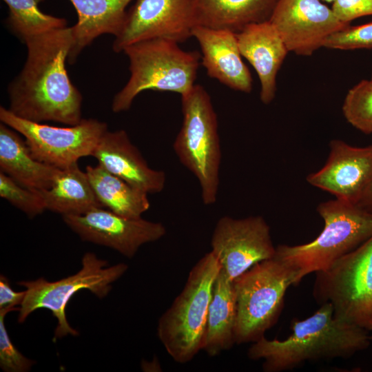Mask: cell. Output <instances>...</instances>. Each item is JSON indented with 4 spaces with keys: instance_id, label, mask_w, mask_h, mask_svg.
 <instances>
[{
    "instance_id": "6da1fadb",
    "label": "cell",
    "mask_w": 372,
    "mask_h": 372,
    "mask_svg": "<svg viewBox=\"0 0 372 372\" xmlns=\"http://www.w3.org/2000/svg\"><path fill=\"white\" fill-rule=\"evenodd\" d=\"M25 64L8 88V110L27 121L74 125L82 120V95L65 64L73 45L72 27L54 30L25 43Z\"/></svg>"
},
{
    "instance_id": "7a4b0ae2",
    "label": "cell",
    "mask_w": 372,
    "mask_h": 372,
    "mask_svg": "<svg viewBox=\"0 0 372 372\" xmlns=\"http://www.w3.org/2000/svg\"><path fill=\"white\" fill-rule=\"evenodd\" d=\"M292 333L285 340L263 336L247 351L252 360H263L265 372L291 370L307 361L347 359L367 349L372 341L369 331L333 315L331 303L320 304L311 316L291 324Z\"/></svg>"
},
{
    "instance_id": "3957f363",
    "label": "cell",
    "mask_w": 372,
    "mask_h": 372,
    "mask_svg": "<svg viewBox=\"0 0 372 372\" xmlns=\"http://www.w3.org/2000/svg\"><path fill=\"white\" fill-rule=\"evenodd\" d=\"M178 43L154 38L134 43L124 48L130 76L113 98L115 113L130 109L135 98L145 90L171 92L181 96L194 87L201 59L197 51H185Z\"/></svg>"
},
{
    "instance_id": "277c9868",
    "label": "cell",
    "mask_w": 372,
    "mask_h": 372,
    "mask_svg": "<svg viewBox=\"0 0 372 372\" xmlns=\"http://www.w3.org/2000/svg\"><path fill=\"white\" fill-rule=\"evenodd\" d=\"M317 211L324 227L313 240L276 247L275 256L296 271L298 285L307 275L327 269L372 236V213L355 204L336 198L321 203Z\"/></svg>"
},
{
    "instance_id": "5b68a950",
    "label": "cell",
    "mask_w": 372,
    "mask_h": 372,
    "mask_svg": "<svg viewBox=\"0 0 372 372\" xmlns=\"http://www.w3.org/2000/svg\"><path fill=\"white\" fill-rule=\"evenodd\" d=\"M220 265L211 251L190 270L186 283L161 316L157 335L176 362H189L203 350L209 305Z\"/></svg>"
},
{
    "instance_id": "8992f818",
    "label": "cell",
    "mask_w": 372,
    "mask_h": 372,
    "mask_svg": "<svg viewBox=\"0 0 372 372\" xmlns=\"http://www.w3.org/2000/svg\"><path fill=\"white\" fill-rule=\"evenodd\" d=\"M183 123L173 145L180 163L197 178L203 203L214 204L220 185L221 151L211 97L196 84L181 96Z\"/></svg>"
},
{
    "instance_id": "52a82bcc",
    "label": "cell",
    "mask_w": 372,
    "mask_h": 372,
    "mask_svg": "<svg viewBox=\"0 0 372 372\" xmlns=\"http://www.w3.org/2000/svg\"><path fill=\"white\" fill-rule=\"evenodd\" d=\"M297 285L296 271L275 256L234 279L236 344L253 343L265 336L278 320L287 290Z\"/></svg>"
},
{
    "instance_id": "ba28073f",
    "label": "cell",
    "mask_w": 372,
    "mask_h": 372,
    "mask_svg": "<svg viewBox=\"0 0 372 372\" xmlns=\"http://www.w3.org/2000/svg\"><path fill=\"white\" fill-rule=\"evenodd\" d=\"M82 267L75 274L57 281L50 282L43 278L21 281L25 288V296L19 310L18 322H23L34 311L50 310L57 320L54 340L68 335L76 336L78 331L70 327L65 316L67 304L81 290L87 289L99 298H105L112 289V284L127 270V265L118 263L110 266L106 260L92 252L85 253Z\"/></svg>"
},
{
    "instance_id": "9c48e42d",
    "label": "cell",
    "mask_w": 372,
    "mask_h": 372,
    "mask_svg": "<svg viewBox=\"0 0 372 372\" xmlns=\"http://www.w3.org/2000/svg\"><path fill=\"white\" fill-rule=\"evenodd\" d=\"M313 295L320 304L331 303L335 317L372 331V236L316 272Z\"/></svg>"
},
{
    "instance_id": "30bf717a",
    "label": "cell",
    "mask_w": 372,
    "mask_h": 372,
    "mask_svg": "<svg viewBox=\"0 0 372 372\" xmlns=\"http://www.w3.org/2000/svg\"><path fill=\"white\" fill-rule=\"evenodd\" d=\"M0 121L25 138L37 160L58 169L67 168L82 157L92 156L107 125L94 118H82L76 125L52 126L25 120L1 106Z\"/></svg>"
},
{
    "instance_id": "8fae6325",
    "label": "cell",
    "mask_w": 372,
    "mask_h": 372,
    "mask_svg": "<svg viewBox=\"0 0 372 372\" xmlns=\"http://www.w3.org/2000/svg\"><path fill=\"white\" fill-rule=\"evenodd\" d=\"M196 25V0H136L112 49L122 52L134 43L154 38L183 43Z\"/></svg>"
},
{
    "instance_id": "7c38bea8",
    "label": "cell",
    "mask_w": 372,
    "mask_h": 372,
    "mask_svg": "<svg viewBox=\"0 0 372 372\" xmlns=\"http://www.w3.org/2000/svg\"><path fill=\"white\" fill-rule=\"evenodd\" d=\"M211 246L221 269L232 280L276 254L270 227L260 216L220 218L214 229Z\"/></svg>"
},
{
    "instance_id": "4fadbf2b",
    "label": "cell",
    "mask_w": 372,
    "mask_h": 372,
    "mask_svg": "<svg viewBox=\"0 0 372 372\" xmlns=\"http://www.w3.org/2000/svg\"><path fill=\"white\" fill-rule=\"evenodd\" d=\"M62 218L83 240L112 248L128 258L143 245L155 242L166 234L161 223L124 217L103 207L82 214L64 215Z\"/></svg>"
},
{
    "instance_id": "5bb4252c",
    "label": "cell",
    "mask_w": 372,
    "mask_h": 372,
    "mask_svg": "<svg viewBox=\"0 0 372 372\" xmlns=\"http://www.w3.org/2000/svg\"><path fill=\"white\" fill-rule=\"evenodd\" d=\"M322 0H278L269 21L282 39L289 52L309 56L324 47L332 34L345 23Z\"/></svg>"
},
{
    "instance_id": "9a60e30c",
    "label": "cell",
    "mask_w": 372,
    "mask_h": 372,
    "mask_svg": "<svg viewBox=\"0 0 372 372\" xmlns=\"http://www.w3.org/2000/svg\"><path fill=\"white\" fill-rule=\"evenodd\" d=\"M325 165L307 181L337 199L356 205L372 180V145L353 147L339 139L329 143Z\"/></svg>"
},
{
    "instance_id": "2e32d148",
    "label": "cell",
    "mask_w": 372,
    "mask_h": 372,
    "mask_svg": "<svg viewBox=\"0 0 372 372\" xmlns=\"http://www.w3.org/2000/svg\"><path fill=\"white\" fill-rule=\"evenodd\" d=\"M92 156L105 170L147 194L165 187V173L149 167L123 130L106 131Z\"/></svg>"
},
{
    "instance_id": "e0dca14e",
    "label": "cell",
    "mask_w": 372,
    "mask_h": 372,
    "mask_svg": "<svg viewBox=\"0 0 372 372\" xmlns=\"http://www.w3.org/2000/svg\"><path fill=\"white\" fill-rule=\"evenodd\" d=\"M192 37L200 45L201 63L209 76L232 90L251 92V75L242 60L235 32L196 25Z\"/></svg>"
},
{
    "instance_id": "ac0fdd59",
    "label": "cell",
    "mask_w": 372,
    "mask_h": 372,
    "mask_svg": "<svg viewBox=\"0 0 372 372\" xmlns=\"http://www.w3.org/2000/svg\"><path fill=\"white\" fill-rule=\"evenodd\" d=\"M236 34L242 56L258 76L260 99L269 104L276 96L278 72L289 52L269 21L250 24Z\"/></svg>"
},
{
    "instance_id": "d6986e66",
    "label": "cell",
    "mask_w": 372,
    "mask_h": 372,
    "mask_svg": "<svg viewBox=\"0 0 372 372\" xmlns=\"http://www.w3.org/2000/svg\"><path fill=\"white\" fill-rule=\"evenodd\" d=\"M78 16L72 26L73 45L68 62L74 63L82 50L103 34L118 36L126 21V8L133 0H69Z\"/></svg>"
},
{
    "instance_id": "ffe728a7",
    "label": "cell",
    "mask_w": 372,
    "mask_h": 372,
    "mask_svg": "<svg viewBox=\"0 0 372 372\" xmlns=\"http://www.w3.org/2000/svg\"><path fill=\"white\" fill-rule=\"evenodd\" d=\"M60 169L43 163L32 155L17 131L0 124V172L32 190L50 187Z\"/></svg>"
},
{
    "instance_id": "44dd1931",
    "label": "cell",
    "mask_w": 372,
    "mask_h": 372,
    "mask_svg": "<svg viewBox=\"0 0 372 372\" xmlns=\"http://www.w3.org/2000/svg\"><path fill=\"white\" fill-rule=\"evenodd\" d=\"M236 318L234 280L220 268L214 283L203 348L209 356L218 355L236 344Z\"/></svg>"
},
{
    "instance_id": "7402d4cb",
    "label": "cell",
    "mask_w": 372,
    "mask_h": 372,
    "mask_svg": "<svg viewBox=\"0 0 372 372\" xmlns=\"http://www.w3.org/2000/svg\"><path fill=\"white\" fill-rule=\"evenodd\" d=\"M278 0H196L198 25L235 33L269 21Z\"/></svg>"
},
{
    "instance_id": "603a6c76",
    "label": "cell",
    "mask_w": 372,
    "mask_h": 372,
    "mask_svg": "<svg viewBox=\"0 0 372 372\" xmlns=\"http://www.w3.org/2000/svg\"><path fill=\"white\" fill-rule=\"evenodd\" d=\"M37 191L46 210L62 216L82 214L93 208L102 207L85 171L79 168L78 163L60 169L50 187Z\"/></svg>"
},
{
    "instance_id": "cb8c5ba5",
    "label": "cell",
    "mask_w": 372,
    "mask_h": 372,
    "mask_svg": "<svg viewBox=\"0 0 372 372\" xmlns=\"http://www.w3.org/2000/svg\"><path fill=\"white\" fill-rule=\"evenodd\" d=\"M85 172L102 207L130 218H138L150 203L147 194L105 170L100 165L87 166Z\"/></svg>"
},
{
    "instance_id": "d4e9b609",
    "label": "cell",
    "mask_w": 372,
    "mask_h": 372,
    "mask_svg": "<svg viewBox=\"0 0 372 372\" xmlns=\"http://www.w3.org/2000/svg\"><path fill=\"white\" fill-rule=\"evenodd\" d=\"M8 8L7 25L21 41L67 27L64 18L41 12L39 4L44 0H3Z\"/></svg>"
},
{
    "instance_id": "484cf974",
    "label": "cell",
    "mask_w": 372,
    "mask_h": 372,
    "mask_svg": "<svg viewBox=\"0 0 372 372\" xmlns=\"http://www.w3.org/2000/svg\"><path fill=\"white\" fill-rule=\"evenodd\" d=\"M342 110L353 127L364 134H372L371 79H363L348 91Z\"/></svg>"
},
{
    "instance_id": "4316f807",
    "label": "cell",
    "mask_w": 372,
    "mask_h": 372,
    "mask_svg": "<svg viewBox=\"0 0 372 372\" xmlns=\"http://www.w3.org/2000/svg\"><path fill=\"white\" fill-rule=\"evenodd\" d=\"M0 196L29 218L35 217L46 210L37 190L21 185L2 172H0Z\"/></svg>"
},
{
    "instance_id": "83f0119b",
    "label": "cell",
    "mask_w": 372,
    "mask_h": 372,
    "mask_svg": "<svg viewBox=\"0 0 372 372\" xmlns=\"http://www.w3.org/2000/svg\"><path fill=\"white\" fill-rule=\"evenodd\" d=\"M324 48L340 50L372 49V22L349 25L334 32L327 39Z\"/></svg>"
},
{
    "instance_id": "f1b7e54d",
    "label": "cell",
    "mask_w": 372,
    "mask_h": 372,
    "mask_svg": "<svg viewBox=\"0 0 372 372\" xmlns=\"http://www.w3.org/2000/svg\"><path fill=\"white\" fill-rule=\"evenodd\" d=\"M9 312L0 311V366L6 372H26L35 362L25 357L10 340L4 320Z\"/></svg>"
},
{
    "instance_id": "f546056e",
    "label": "cell",
    "mask_w": 372,
    "mask_h": 372,
    "mask_svg": "<svg viewBox=\"0 0 372 372\" xmlns=\"http://www.w3.org/2000/svg\"><path fill=\"white\" fill-rule=\"evenodd\" d=\"M331 9L338 20L350 24L358 18L372 15V0H335Z\"/></svg>"
},
{
    "instance_id": "4dcf8cb0",
    "label": "cell",
    "mask_w": 372,
    "mask_h": 372,
    "mask_svg": "<svg viewBox=\"0 0 372 372\" xmlns=\"http://www.w3.org/2000/svg\"><path fill=\"white\" fill-rule=\"evenodd\" d=\"M25 296V290L14 291L9 280L3 275L0 276V311L6 310L10 312L19 311Z\"/></svg>"
},
{
    "instance_id": "1f68e13d",
    "label": "cell",
    "mask_w": 372,
    "mask_h": 372,
    "mask_svg": "<svg viewBox=\"0 0 372 372\" xmlns=\"http://www.w3.org/2000/svg\"><path fill=\"white\" fill-rule=\"evenodd\" d=\"M356 205L372 213V180L362 193Z\"/></svg>"
},
{
    "instance_id": "d6a6232c",
    "label": "cell",
    "mask_w": 372,
    "mask_h": 372,
    "mask_svg": "<svg viewBox=\"0 0 372 372\" xmlns=\"http://www.w3.org/2000/svg\"><path fill=\"white\" fill-rule=\"evenodd\" d=\"M322 1L329 2V3H333L335 0H322Z\"/></svg>"
},
{
    "instance_id": "836d02e7",
    "label": "cell",
    "mask_w": 372,
    "mask_h": 372,
    "mask_svg": "<svg viewBox=\"0 0 372 372\" xmlns=\"http://www.w3.org/2000/svg\"><path fill=\"white\" fill-rule=\"evenodd\" d=\"M371 79L372 80V72H371Z\"/></svg>"
}]
</instances>
